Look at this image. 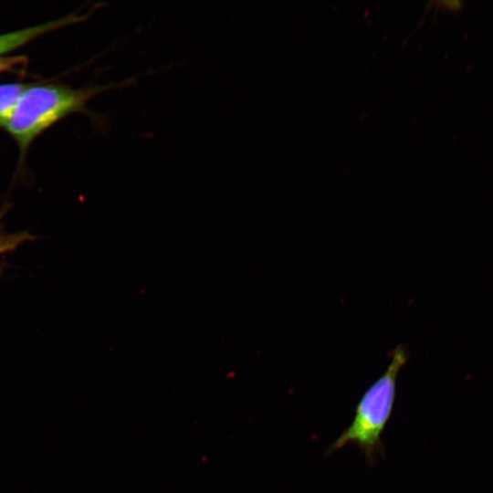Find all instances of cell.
<instances>
[{
  "instance_id": "6da1fadb",
  "label": "cell",
  "mask_w": 493,
  "mask_h": 493,
  "mask_svg": "<svg viewBox=\"0 0 493 493\" xmlns=\"http://www.w3.org/2000/svg\"><path fill=\"white\" fill-rule=\"evenodd\" d=\"M135 80L129 79L119 83L89 85L80 89L51 84L29 85L20 95L5 128L24 152L38 135L66 116L73 112L89 114L87 104L96 95L116 87L129 86Z\"/></svg>"
},
{
  "instance_id": "7a4b0ae2",
  "label": "cell",
  "mask_w": 493,
  "mask_h": 493,
  "mask_svg": "<svg viewBox=\"0 0 493 493\" xmlns=\"http://www.w3.org/2000/svg\"><path fill=\"white\" fill-rule=\"evenodd\" d=\"M403 345L393 351L392 362L384 373L362 394L355 408L351 424L330 446L328 453L347 444L356 446L369 462L383 452L382 434L393 409L398 372L407 362Z\"/></svg>"
},
{
  "instance_id": "3957f363",
  "label": "cell",
  "mask_w": 493,
  "mask_h": 493,
  "mask_svg": "<svg viewBox=\"0 0 493 493\" xmlns=\"http://www.w3.org/2000/svg\"><path fill=\"white\" fill-rule=\"evenodd\" d=\"M86 17V16H78L76 15H69L51 22L1 35L0 58L5 57L7 52L22 47L41 35L54 29L78 23Z\"/></svg>"
},
{
  "instance_id": "277c9868",
  "label": "cell",
  "mask_w": 493,
  "mask_h": 493,
  "mask_svg": "<svg viewBox=\"0 0 493 493\" xmlns=\"http://www.w3.org/2000/svg\"><path fill=\"white\" fill-rule=\"evenodd\" d=\"M28 85L0 84V126L5 127L20 95Z\"/></svg>"
},
{
  "instance_id": "5b68a950",
  "label": "cell",
  "mask_w": 493,
  "mask_h": 493,
  "mask_svg": "<svg viewBox=\"0 0 493 493\" xmlns=\"http://www.w3.org/2000/svg\"><path fill=\"white\" fill-rule=\"evenodd\" d=\"M26 61L22 56L1 57L0 58V73L13 70L21 66Z\"/></svg>"
},
{
  "instance_id": "8992f818",
  "label": "cell",
  "mask_w": 493,
  "mask_h": 493,
  "mask_svg": "<svg viewBox=\"0 0 493 493\" xmlns=\"http://www.w3.org/2000/svg\"><path fill=\"white\" fill-rule=\"evenodd\" d=\"M441 4L451 10L458 9L461 5V3L458 1H443Z\"/></svg>"
},
{
  "instance_id": "52a82bcc",
  "label": "cell",
  "mask_w": 493,
  "mask_h": 493,
  "mask_svg": "<svg viewBox=\"0 0 493 493\" xmlns=\"http://www.w3.org/2000/svg\"><path fill=\"white\" fill-rule=\"evenodd\" d=\"M9 243H16L13 241H0V252L9 247Z\"/></svg>"
}]
</instances>
